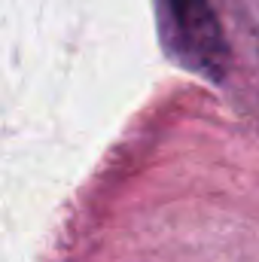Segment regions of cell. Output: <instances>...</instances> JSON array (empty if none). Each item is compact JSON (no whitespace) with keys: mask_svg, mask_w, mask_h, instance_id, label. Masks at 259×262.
<instances>
[{"mask_svg":"<svg viewBox=\"0 0 259 262\" xmlns=\"http://www.w3.org/2000/svg\"><path fill=\"white\" fill-rule=\"evenodd\" d=\"M159 6H162V31L177 61L198 70L207 79H223L229 49L210 3L207 0H159Z\"/></svg>","mask_w":259,"mask_h":262,"instance_id":"6da1fadb","label":"cell"}]
</instances>
